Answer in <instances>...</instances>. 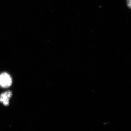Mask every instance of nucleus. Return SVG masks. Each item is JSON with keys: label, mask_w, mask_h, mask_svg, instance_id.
I'll use <instances>...</instances> for the list:
<instances>
[{"label": "nucleus", "mask_w": 131, "mask_h": 131, "mask_svg": "<svg viewBox=\"0 0 131 131\" xmlns=\"http://www.w3.org/2000/svg\"><path fill=\"white\" fill-rule=\"evenodd\" d=\"M12 78L8 74L3 73L0 74V86L4 88L10 86L12 84Z\"/></svg>", "instance_id": "obj_1"}, {"label": "nucleus", "mask_w": 131, "mask_h": 131, "mask_svg": "<svg viewBox=\"0 0 131 131\" xmlns=\"http://www.w3.org/2000/svg\"><path fill=\"white\" fill-rule=\"evenodd\" d=\"M127 6L130 8H131V0H127Z\"/></svg>", "instance_id": "obj_3"}, {"label": "nucleus", "mask_w": 131, "mask_h": 131, "mask_svg": "<svg viewBox=\"0 0 131 131\" xmlns=\"http://www.w3.org/2000/svg\"><path fill=\"white\" fill-rule=\"evenodd\" d=\"M12 95V92L11 91H7L1 94L0 95V102L2 103L5 106L8 105L9 100Z\"/></svg>", "instance_id": "obj_2"}]
</instances>
